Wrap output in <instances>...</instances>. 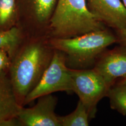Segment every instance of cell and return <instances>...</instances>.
Returning a JSON list of instances; mask_svg holds the SVG:
<instances>
[{"mask_svg":"<svg viewBox=\"0 0 126 126\" xmlns=\"http://www.w3.org/2000/svg\"><path fill=\"white\" fill-rule=\"evenodd\" d=\"M122 1H123V2L124 3V5H125L126 7V0H122Z\"/></svg>","mask_w":126,"mask_h":126,"instance_id":"18","label":"cell"},{"mask_svg":"<svg viewBox=\"0 0 126 126\" xmlns=\"http://www.w3.org/2000/svg\"><path fill=\"white\" fill-rule=\"evenodd\" d=\"M88 9L106 27L126 29V7L122 0H86Z\"/></svg>","mask_w":126,"mask_h":126,"instance_id":"9","label":"cell"},{"mask_svg":"<svg viewBox=\"0 0 126 126\" xmlns=\"http://www.w3.org/2000/svg\"><path fill=\"white\" fill-rule=\"evenodd\" d=\"M60 126H88L90 117L88 111L81 100H79L75 109L70 114L59 116Z\"/></svg>","mask_w":126,"mask_h":126,"instance_id":"13","label":"cell"},{"mask_svg":"<svg viewBox=\"0 0 126 126\" xmlns=\"http://www.w3.org/2000/svg\"><path fill=\"white\" fill-rule=\"evenodd\" d=\"M58 0H19L17 26L25 36L47 35V29Z\"/></svg>","mask_w":126,"mask_h":126,"instance_id":"6","label":"cell"},{"mask_svg":"<svg viewBox=\"0 0 126 126\" xmlns=\"http://www.w3.org/2000/svg\"><path fill=\"white\" fill-rule=\"evenodd\" d=\"M11 63V58L8 52L0 48V71L8 72Z\"/></svg>","mask_w":126,"mask_h":126,"instance_id":"15","label":"cell"},{"mask_svg":"<svg viewBox=\"0 0 126 126\" xmlns=\"http://www.w3.org/2000/svg\"><path fill=\"white\" fill-rule=\"evenodd\" d=\"M119 83L126 85V77H124V78H123L122 79L120 80V81L119 82Z\"/></svg>","mask_w":126,"mask_h":126,"instance_id":"17","label":"cell"},{"mask_svg":"<svg viewBox=\"0 0 126 126\" xmlns=\"http://www.w3.org/2000/svg\"><path fill=\"white\" fill-rule=\"evenodd\" d=\"M24 37L22 31L17 26L0 32V48L6 50L12 58Z\"/></svg>","mask_w":126,"mask_h":126,"instance_id":"12","label":"cell"},{"mask_svg":"<svg viewBox=\"0 0 126 126\" xmlns=\"http://www.w3.org/2000/svg\"><path fill=\"white\" fill-rule=\"evenodd\" d=\"M106 28L91 13L86 0H58L47 34L50 38H71Z\"/></svg>","mask_w":126,"mask_h":126,"instance_id":"3","label":"cell"},{"mask_svg":"<svg viewBox=\"0 0 126 126\" xmlns=\"http://www.w3.org/2000/svg\"><path fill=\"white\" fill-rule=\"evenodd\" d=\"M54 48L46 34L25 36L11 58L8 74L20 106L51 63Z\"/></svg>","mask_w":126,"mask_h":126,"instance_id":"1","label":"cell"},{"mask_svg":"<svg viewBox=\"0 0 126 126\" xmlns=\"http://www.w3.org/2000/svg\"><path fill=\"white\" fill-rule=\"evenodd\" d=\"M37 103L31 108L22 106L17 119L20 126H60L59 116L55 113L57 98L48 94L39 98Z\"/></svg>","mask_w":126,"mask_h":126,"instance_id":"7","label":"cell"},{"mask_svg":"<svg viewBox=\"0 0 126 126\" xmlns=\"http://www.w3.org/2000/svg\"><path fill=\"white\" fill-rule=\"evenodd\" d=\"M19 0H0V32L17 26Z\"/></svg>","mask_w":126,"mask_h":126,"instance_id":"11","label":"cell"},{"mask_svg":"<svg viewBox=\"0 0 126 126\" xmlns=\"http://www.w3.org/2000/svg\"><path fill=\"white\" fill-rule=\"evenodd\" d=\"M72 92H75L87 109L90 119H94L97 105L106 96L109 87L100 74L93 68L70 69Z\"/></svg>","mask_w":126,"mask_h":126,"instance_id":"5","label":"cell"},{"mask_svg":"<svg viewBox=\"0 0 126 126\" xmlns=\"http://www.w3.org/2000/svg\"><path fill=\"white\" fill-rule=\"evenodd\" d=\"M117 43L126 47V29L115 30Z\"/></svg>","mask_w":126,"mask_h":126,"instance_id":"16","label":"cell"},{"mask_svg":"<svg viewBox=\"0 0 126 126\" xmlns=\"http://www.w3.org/2000/svg\"><path fill=\"white\" fill-rule=\"evenodd\" d=\"M94 68L110 88L118 78L126 77V47L120 45L112 50H106L97 60Z\"/></svg>","mask_w":126,"mask_h":126,"instance_id":"8","label":"cell"},{"mask_svg":"<svg viewBox=\"0 0 126 126\" xmlns=\"http://www.w3.org/2000/svg\"><path fill=\"white\" fill-rule=\"evenodd\" d=\"M116 42V34L108 28L71 38L50 37L52 47L64 53L66 65L74 70L94 67L107 47Z\"/></svg>","mask_w":126,"mask_h":126,"instance_id":"2","label":"cell"},{"mask_svg":"<svg viewBox=\"0 0 126 126\" xmlns=\"http://www.w3.org/2000/svg\"><path fill=\"white\" fill-rule=\"evenodd\" d=\"M57 92H72V83L64 53L54 49L51 63L37 85L26 97L23 106L41 96Z\"/></svg>","mask_w":126,"mask_h":126,"instance_id":"4","label":"cell"},{"mask_svg":"<svg viewBox=\"0 0 126 126\" xmlns=\"http://www.w3.org/2000/svg\"><path fill=\"white\" fill-rule=\"evenodd\" d=\"M8 72L0 71V126H20V108Z\"/></svg>","mask_w":126,"mask_h":126,"instance_id":"10","label":"cell"},{"mask_svg":"<svg viewBox=\"0 0 126 126\" xmlns=\"http://www.w3.org/2000/svg\"><path fill=\"white\" fill-rule=\"evenodd\" d=\"M106 96L109 98L110 108L126 116V85L114 83L109 89Z\"/></svg>","mask_w":126,"mask_h":126,"instance_id":"14","label":"cell"}]
</instances>
